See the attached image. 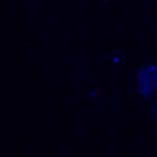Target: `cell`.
Listing matches in <instances>:
<instances>
[{"instance_id":"1","label":"cell","mask_w":157,"mask_h":157,"mask_svg":"<svg viewBox=\"0 0 157 157\" xmlns=\"http://www.w3.org/2000/svg\"><path fill=\"white\" fill-rule=\"evenodd\" d=\"M137 82L141 95L147 98L157 89V68L146 67L137 75Z\"/></svg>"},{"instance_id":"2","label":"cell","mask_w":157,"mask_h":157,"mask_svg":"<svg viewBox=\"0 0 157 157\" xmlns=\"http://www.w3.org/2000/svg\"><path fill=\"white\" fill-rule=\"evenodd\" d=\"M153 113H154L155 116L157 118V101H156V103H155V107H154V109H153Z\"/></svg>"}]
</instances>
